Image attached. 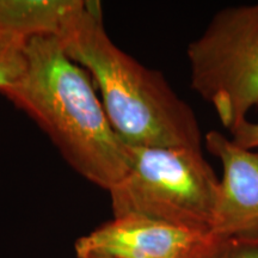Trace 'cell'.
Returning a JSON list of instances; mask_svg holds the SVG:
<instances>
[{
  "mask_svg": "<svg viewBox=\"0 0 258 258\" xmlns=\"http://www.w3.org/2000/svg\"><path fill=\"white\" fill-rule=\"evenodd\" d=\"M27 66L0 91L30 116L80 176L110 190L131 169L132 152L114 131L90 74L56 36L29 38Z\"/></svg>",
  "mask_w": 258,
  "mask_h": 258,
  "instance_id": "6da1fadb",
  "label": "cell"
},
{
  "mask_svg": "<svg viewBox=\"0 0 258 258\" xmlns=\"http://www.w3.org/2000/svg\"><path fill=\"white\" fill-rule=\"evenodd\" d=\"M27 40L0 34V91L14 85L27 66Z\"/></svg>",
  "mask_w": 258,
  "mask_h": 258,
  "instance_id": "9c48e42d",
  "label": "cell"
},
{
  "mask_svg": "<svg viewBox=\"0 0 258 258\" xmlns=\"http://www.w3.org/2000/svg\"><path fill=\"white\" fill-rule=\"evenodd\" d=\"M202 234L139 217L114 218L76 241L78 258H180Z\"/></svg>",
  "mask_w": 258,
  "mask_h": 258,
  "instance_id": "8992f818",
  "label": "cell"
},
{
  "mask_svg": "<svg viewBox=\"0 0 258 258\" xmlns=\"http://www.w3.org/2000/svg\"><path fill=\"white\" fill-rule=\"evenodd\" d=\"M57 38L67 55L90 74L112 128L127 146L202 151L192 109L163 74L111 41L101 3L83 0Z\"/></svg>",
  "mask_w": 258,
  "mask_h": 258,
  "instance_id": "7a4b0ae2",
  "label": "cell"
},
{
  "mask_svg": "<svg viewBox=\"0 0 258 258\" xmlns=\"http://www.w3.org/2000/svg\"><path fill=\"white\" fill-rule=\"evenodd\" d=\"M205 145L222 166L209 234L258 233V152L238 146L218 131L205 135Z\"/></svg>",
  "mask_w": 258,
  "mask_h": 258,
  "instance_id": "5b68a950",
  "label": "cell"
},
{
  "mask_svg": "<svg viewBox=\"0 0 258 258\" xmlns=\"http://www.w3.org/2000/svg\"><path fill=\"white\" fill-rule=\"evenodd\" d=\"M83 0H0V34L23 40L59 36Z\"/></svg>",
  "mask_w": 258,
  "mask_h": 258,
  "instance_id": "52a82bcc",
  "label": "cell"
},
{
  "mask_svg": "<svg viewBox=\"0 0 258 258\" xmlns=\"http://www.w3.org/2000/svg\"><path fill=\"white\" fill-rule=\"evenodd\" d=\"M180 258H258V233L203 235Z\"/></svg>",
  "mask_w": 258,
  "mask_h": 258,
  "instance_id": "ba28073f",
  "label": "cell"
},
{
  "mask_svg": "<svg viewBox=\"0 0 258 258\" xmlns=\"http://www.w3.org/2000/svg\"><path fill=\"white\" fill-rule=\"evenodd\" d=\"M86 258H109V257H103V256H89Z\"/></svg>",
  "mask_w": 258,
  "mask_h": 258,
  "instance_id": "8fae6325",
  "label": "cell"
},
{
  "mask_svg": "<svg viewBox=\"0 0 258 258\" xmlns=\"http://www.w3.org/2000/svg\"><path fill=\"white\" fill-rule=\"evenodd\" d=\"M231 134L232 140L238 146L250 151L258 148V122L244 121Z\"/></svg>",
  "mask_w": 258,
  "mask_h": 258,
  "instance_id": "30bf717a",
  "label": "cell"
},
{
  "mask_svg": "<svg viewBox=\"0 0 258 258\" xmlns=\"http://www.w3.org/2000/svg\"><path fill=\"white\" fill-rule=\"evenodd\" d=\"M186 57L194 91L232 133L258 105V3L217 12Z\"/></svg>",
  "mask_w": 258,
  "mask_h": 258,
  "instance_id": "277c9868",
  "label": "cell"
},
{
  "mask_svg": "<svg viewBox=\"0 0 258 258\" xmlns=\"http://www.w3.org/2000/svg\"><path fill=\"white\" fill-rule=\"evenodd\" d=\"M131 169L109 190L114 218H146L211 233L220 180L202 151L131 147Z\"/></svg>",
  "mask_w": 258,
  "mask_h": 258,
  "instance_id": "3957f363",
  "label": "cell"
}]
</instances>
